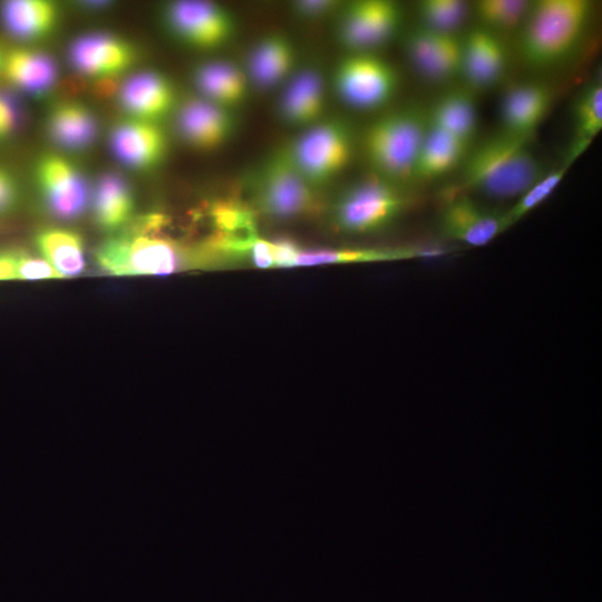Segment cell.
<instances>
[{
	"label": "cell",
	"instance_id": "31",
	"mask_svg": "<svg viewBox=\"0 0 602 602\" xmlns=\"http://www.w3.org/2000/svg\"><path fill=\"white\" fill-rule=\"evenodd\" d=\"M533 1L480 0L473 6L479 27L499 35L520 30Z\"/></svg>",
	"mask_w": 602,
	"mask_h": 602
},
{
	"label": "cell",
	"instance_id": "19",
	"mask_svg": "<svg viewBox=\"0 0 602 602\" xmlns=\"http://www.w3.org/2000/svg\"><path fill=\"white\" fill-rule=\"evenodd\" d=\"M122 108L134 119L158 123L174 110L176 94L173 84L156 71L129 77L119 89Z\"/></svg>",
	"mask_w": 602,
	"mask_h": 602
},
{
	"label": "cell",
	"instance_id": "1",
	"mask_svg": "<svg viewBox=\"0 0 602 602\" xmlns=\"http://www.w3.org/2000/svg\"><path fill=\"white\" fill-rule=\"evenodd\" d=\"M530 140L501 132L469 149L459 181L447 195L474 192L496 200H517L546 173Z\"/></svg>",
	"mask_w": 602,
	"mask_h": 602
},
{
	"label": "cell",
	"instance_id": "11",
	"mask_svg": "<svg viewBox=\"0 0 602 602\" xmlns=\"http://www.w3.org/2000/svg\"><path fill=\"white\" fill-rule=\"evenodd\" d=\"M438 223L445 239L475 247L489 244L507 230L504 212L486 207L466 193L446 198Z\"/></svg>",
	"mask_w": 602,
	"mask_h": 602
},
{
	"label": "cell",
	"instance_id": "26",
	"mask_svg": "<svg viewBox=\"0 0 602 602\" xmlns=\"http://www.w3.org/2000/svg\"><path fill=\"white\" fill-rule=\"evenodd\" d=\"M49 137L66 149H84L97 136V120L90 109L79 103L65 101L56 105L47 120Z\"/></svg>",
	"mask_w": 602,
	"mask_h": 602
},
{
	"label": "cell",
	"instance_id": "33",
	"mask_svg": "<svg viewBox=\"0 0 602 602\" xmlns=\"http://www.w3.org/2000/svg\"><path fill=\"white\" fill-rule=\"evenodd\" d=\"M443 36L444 32L420 25L405 37L404 47L410 64L429 81H433Z\"/></svg>",
	"mask_w": 602,
	"mask_h": 602
},
{
	"label": "cell",
	"instance_id": "30",
	"mask_svg": "<svg viewBox=\"0 0 602 602\" xmlns=\"http://www.w3.org/2000/svg\"><path fill=\"white\" fill-rule=\"evenodd\" d=\"M574 135L566 157L575 162L602 130V84L586 85L573 106Z\"/></svg>",
	"mask_w": 602,
	"mask_h": 602
},
{
	"label": "cell",
	"instance_id": "38",
	"mask_svg": "<svg viewBox=\"0 0 602 602\" xmlns=\"http://www.w3.org/2000/svg\"><path fill=\"white\" fill-rule=\"evenodd\" d=\"M18 200V187L12 175L0 166V213L13 207Z\"/></svg>",
	"mask_w": 602,
	"mask_h": 602
},
{
	"label": "cell",
	"instance_id": "36",
	"mask_svg": "<svg viewBox=\"0 0 602 602\" xmlns=\"http://www.w3.org/2000/svg\"><path fill=\"white\" fill-rule=\"evenodd\" d=\"M340 6V2L332 0H301L291 3L293 13L305 20L324 18Z\"/></svg>",
	"mask_w": 602,
	"mask_h": 602
},
{
	"label": "cell",
	"instance_id": "14",
	"mask_svg": "<svg viewBox=\"0 0 602 602\" xmlns=\"http://www.w3.org/2000/svg\"><path fill=\"white\" fill-rule=\"evenodd\" d=\"M232 111L202 97L190 98L176 110V128L191 147L212 151L233 136L237 122Z\"/></svg>",
	"mask_w": 602,
	"mask_h": 602
},
{
	"label": "cell",
	"instance_id": "29",
	"mask_svg": "<svg viewBox=\"0 0 602 602\" xmlns=\"http://www.w3.org/2000/svg\"><path fill=\"white\" fill-rule=\"evenodd\" d=\"M35 241L43 259L62 278L75 276L82 272L84 242L76 232L58 227L43 229L36 235Z\"/></svg>",
	"mask_w": 602,
	"mask_h": 602
},
{
	"label": "cell",
	"instance_id": "32",
	"mask_svg": "<svg viewBox=\"0 0 602 602\" xmlns=\"http://www.w3.org/2000/svg\"><path fill=\"white\" fill-rule=\"evenodd\" d=\"M573 163L572 159L565 157L559 167L546 172L504 212L507 230L543 204L553 194Z\"/></svg>",
	"mask_w": 602,
	"mask_h": 602
},
{
	"label": "cell",
	"instance_id": "17",
	"mask_svg": "<svg viewBox=\"0 0 602 602\" xmlns=\"http://www.w3.org/2000/svg\"><path fill=\"white\" fill-rule=\"evenodd\" d=\"M135 57V50L127 41L106 33L82 36L69 49L70 61L79 72L100 79L125 72Z\"/></svg>",
	"mask_w": 602,
	"mask_h": 602
},
{
	"label": "cell",
	"instance_id": "6",
	"mask_svg": "<svg viewBox=\"0 0 602 602\" xmlns=\"http://www.w3.org/2000/svg\"><path fill=\"white\" fill-rule=\"evenodd\" d=\"M250 208L279 222L312 219L326 207L314 190L293 167L282 147L270 153L246 179Z\"/></svg>",
	"mask_w": 602,
	"mask_h": 602
},
{
	"label": "cell",
	"instance_id": "5",
	"mask_svg": "<svg viewBox=\"0 0 602 602\" xmlns=\"http://www.w3.org/2000/svg\"><path fill=\"white\" fill-rule=\"evenodd\" d=\"M415 201L404 185L372 174L342 190L324 211L334 232L362 236L391 227Z\"/></svg>",
	"mask_w": 602,
	"mask_h": 602
},
{
	"label": "cell",
	"instance_id": "8",
	"mask_svg": "<svg viewBox=\"0 0 602 602\" xmlns=\"http://www.w3.org/2000/svg\"><path fill=\"white\" fill-rule=\"evenodd\" d=\"M398 86L395 67L375 52H348L332 75L337 97L360 111L385 107L395 97Z\"/></svg>",
	"mask_w": 602,
	"mask_h": 602
},
{
	"label": "cell",
	"instance_id": "28",
	"mask_svg": "<svg viewBox=\"0 0 602 602\" xmlns=\"http://www.w3.org/2000/svg\"><path fill=\"white\" fill-rule=\"evenodd\" d=\"M94 217L104 230H116L133 216L135 200L128 183L119 175H103L96 184L93 197Z\"/></svg>",
	"mask_w": 602,
	"mask_h": 602
},
{
	"label": "cell",
	"instance_id": "37",
	"mask_svg": "<svg viewBox=\"0 0 602 602\" xmlns=\"http://www.w3.org/2000/svg\"><path fill=\"white\" fill-rule=\"evenodd\" d=\"M19 122L18 107L9 95L0 94V139L9 136Z\"/></svg>",
	"mask_w": 602,
	"mask_h": 602
},
{
	"label": "cell",
	"instance_id": "12",
	"mask_svg": "<svg viewBox=\"0 0 602 602\" xmlns=\"http://www.w3.org/2000/svg\"><path fill=\"white\" fill-rule=\"evenodd\" d=\"M36 179L49 212L64 220L79 216L89 200L84 176L66 158L49 154L36 165Z\"/></svg>",
	"mask_w": 602,
	"mask_h": 602
},
{
	"label": "cell",
	"instance_id": "21",
	"mask_svg": "<svg viewBox=\"0 0 602 602\" xmlns=\"http://www.w3.org/2000/svg\"><path fill=\"white\" fill-rule=\"evenodd\" d=\"M445 254H447V251L443 249L424 245L318 250L299 247L293 266L424 260L439 258Z\"/></svg>",
	"mask_w": 602,
	"mask_h": 602
},
{
	"label": "cell",
	"instance_id": "16",
	"mask_svg": "<svg viewBox=\"0 0 602 602\" xmlns=\"http://www.w3.org/2000/svg\"><path fill=\"white\" fill-rule=\"evenodd\" d=\"M553 103L551 88L538 81H522L508 87L501 100L502 132L531 139Z\"/></svg>",
	"mask_w": 602,
	"mask_h": 602
},
{
	"label": "cell",
	"instance_id": "2",
	"mask_svg": "<svg viewBox=\"0 0 602 602\" xmlns=\"http://www.w3.org/2000/svg\"><path fill=\"white\" fill-rule=\"evenodd\" d=\"M593 12L588 0H538L520 29L518 51L533 69L561 65L583 40Z\"/></svg>",
	"mask_w": 602,
	"mask_h": 602
},
{
	"label": "cell",
	"instance_id": "7",
	"mask_svg": "<svg viewBox=\"0 0 602 602\" xmlns=\"http://www.w3.org/2000/svg\"><path fill=\"white\" fill-rule=\"evenodd\" d=\"M299 174L317 191L336 179L351 163L355 135L341 118H323L282 146Z\"/></svg>",
	"mask_w": 602,
	"mask_h": 602
},
{
	"label": "cell",
	"instance_id": "24",
	"mask_svg": "<svg viewBox=\"0 0 602 602\" xmlns=\"http://www.w3.org/2000/svg\"><path fill=\"white\" fill-rule=\"evenodd\" d=\"M0 72L11 85L33 95L49 91L58 78L57 65L50 56L27 48L3 54Z\"/></svg>",
	"mask_w": 602,
	"mask_h": 602
},
{
	"label": "cell",
	"instance_id": "10",
	"mask_svg": "<svg viewBox=\"0 0 602 602\" xmlns=\"http://www.w3.org/2000/svg\"><path fill=\"white\" fill-rule=\"evenodd\" d=\"M164 18L167 28L178 40L201 50L224 46L236 31L232 13L213 2L174 1L166 6Z\"/></svg>",
	"mask_w": 602,
	"mask_h": 602
},
{
	"label": "cell",
	"instance_id": "22",
	"mask_svg": "<svg viewBox=\"0 0 602 602\" xmlns=\"http://www.w3.org/2000/svg\"><path fill=\"white\" fill-rule=\"evenodd\" d=\"M193 84L202 98L233 110L249 94L250 82L243 68L227 60H210L195 67Z\"/></svg>",
	"mask_w": 602,
	"mask_h": 602
},
{
	"label": "cell",
	"instance_id": "4",
	"mask_svg": "<svg viewBox=\"0 0 602 602\" xmlns=\"http://www.w3.org/2000/svg\"><path fill=\"white\" fill-rule=\"evenodd\" d=\"M427 130L426 108L416 105L391 109L373 119L362 136L372 174L400 185L414 181Z\"/></svg>",
	"mask_w": 602,
	"mask_h": 602
},
{
	"label": "cell",
	"instance_id": "3",
	"mask_svg": "<svg viewBox=\"0 0 602 602\" xmlns=\"http://www.w3.org/2000/svg\"><path fill=\"white\" fill-rule=\"evenodd\" d=\"M96 261L113 275H158L219 266L203 243L186 246L135 231L105 241L96 251Z\"/></svg>",
	"mask_w": 602,
	"mask_h": 602
},
{
	"label": "cell",
	"instance_id": "25",
	"mask_svg": "<svg viewBox=\"0 0 602 602\" xmlns=\"http://www.w3.org/2000/svg\"><path fill=\"white\" fill-rule=\"evenodd\" d=\"M470 145L428 126L414 172V181H433L460 166Z\"/></svg>",
	"mask_w": 602,
	"mask_h": 602
},
{
	"label": "cell",
	"instance_id": "35",
	"mask_svg": "<svg viewBox=\"0 0 602 602\" xmlns=\"http://www.w3.org/2000/svg\"><path fill=\"white\" fill-rule=\"evenodd\" d=\"M62 278L45 259L19 253L17 280H42Z\"/></svg>",
	"mask_w": 602,
	"mask_h": 602
},
{
	"label": "cell",
	"instance_id": "9",
	"mask_svg": "<svg viewBox=\"0 0 602 602\" xmlns=\"http://www.w3.org/2000/svg\"><path fill=\"white\" fill-rule=\"evenodd\" d=\"M401 6L389 0H359L344 6L338 19V42L348 52H375L399 30Z\"/></svg>",
	"mask_w": 602,
	"mask_h": 602
},
{
	"label": "cell",
	"instance_id": "18",
	"mask_svg": "<svg viewBox=\"0 0 602 602\" xmlns=\"http://www.w3.org/2000/svg\"><path fill=\"white\" fill-rule=\"evenodd\" d=\"M114 155L128 167L149 169L167 152V137L158 123L129 118L116 125L110 135Z\"/></svg>",
	"mask_w": 602,
	"mask_h": 602
},
{
	"label": "cell",
	"instance_id": "15",
	"mask_svg": "<svg viewBox=\"0 0 602 602\" xmlns=\"http://www.w3.org/2000/svg\"><path fill=\"white\" fill-rule=\"evenodd\" d=\"M462 69L467 88L485 90L504 77L507 68V50L499 35L479 26L462 37Z\"/></svg>",
	"mask_w": 602,
	"mask_h": 602
},
{
	"label": "cell",
	"instance_id": "13",
	"mask_svg": "<svg viewBox=\"0 0 602 602\" xmlns=\"http://www.w3.org/2000/svg\"><path fill=\"white\" fill-rule=\"evenodd\" d=\"M326 81L321 68L308 64L295 69L284 84L276 113L283 124L300 129L323 119Z\"/></svg>",
	"mask_w": 602,
	"mask_h": 602
},
{
	"label": "cell",
	"instance_id": "39",
	"mask_svg": "<svg viewBox=\"0 0 602 602\" xmlns=\"http://www.w3.org/2000/svg\"><path fill=\"white\" fill-rule=\"evenodd\" d=\"M19 253H0V281L17 280V263Z\"/></svg>",
	"mask_w": 602,
	"mask_h": 602
},
{
	"label": "cell",
	"instance_id": "27",
	"mask_svg": "<svg viewBox=\"0 0 602 602\" xmlns=\"http://www.w3.org/2000/svg\"><path fill=\"white\" fill-rule=\"evenodd\" d=\"M6 30L21 40H37L48 36L58 22V8L43 0L6 1L0 10Z\"/></svg>",
	"mask_w": 602,
	"mask_h": 602
},
{
	"label": "cell",
	"instance_id": "40",
	"mask_svg": "<svg viewBox=\"0 0 602 602\" xmlns=\"http://www.w3.org/2000/svg\"><path fill=\"white\" fill-rule=\"evenodd\" d=\"M2 59H3V54H2V51L0 50V71H1Z\"/></svg>",
	"mask_w": 602,
	"mask_h": 602
},
{
	"label": "cell",
	"instance_id": "23",
	"mask_svg": "<svg viewBox=\"0 0 602 602\" xmlns=\"http://www.w3.org/2000/svg\"><path fill=\"white\" fill-rule=\"evenodd\" d=\"M428 126L445 132L469 145L477 133L478 114L473 91L453 88L426 108Z\"/></svg>",
	"mask_w": 602,
	"mask_h": 602
},
{
	"label": "cell",
	"instance_id": "34",
	"mask_svg": "<svg viewBox=\"0 0 602 602\" xmlns=\"http://www.w3.org/2000/svg\"><path fill=\"white\" fill-rule=\"evenodd\" d=\"M421 26L444 33L456 31L469 13V4L462 0H424L418 3Z\"/></svg>",
	"mask_w": 602,
	"mask_h": 602
},
{
	"label": "cell",
	"instance_id": "20",
	"mask_svg": "<svg viewBox=\"0 0 602 602\" xmlns=\"http://www.w3.org/2000/svg\"><path fill=\"white\" fill-rule=\"evenodd\" d=\"M295 67L297 55L292 41L283 33L273 32L252 47L243 70L250 86L270 90L285 84Z\"/></svg>",
	"mask_w": 602,
	"mask_h": 602
}]
</instances>
